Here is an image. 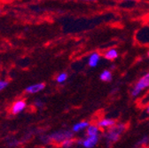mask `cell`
<instances>
[{"mask_svg":"<svg viewBox=\"0 0 149 148\" xmlns=\"http://www.w3.org/2000/svg\"><path fill=\"white\" fill-rule=\"evenodd\" d=\"M128 126L124 122H117L115 126L111 127L110 129H107L104 131L102 138H104V141L106 143L107 146H111L112 145L116 144L123 134L126 131Z\"/></svg>","mask_w":149,"mask_h":148,"instance_id":"cell-1","label":"cell"},{"mask_svg":"<svg viewBox=\"0 0 149 148\" xmlns=\"http://www.w3.org/2000/svg\"><path fill=\"white\" fill-rule=\"evenodd\" d=\"M74 134L71 129H60V131H53L48 135H43L41 137V140L45 144L54 143L61 145L64 141L74 138Z\"/></svg>","mask_w":149,"mask_h":148,"instance_id":"cell-2","label":"cell"},{"mask_svg":"<svg viewBox=\"0 0 149 148\" xmlns=\"http://www.w3.org/2000/svg\"><path fill=\"white\" fill-rule=\"evenodd\" d=\"M147 89H149V71L145 73L133 84L132 90H130V96L133 99H136Z\"/></svg>","mask_w":149,"mask_h":148,"instance_id":"cell-3","label":"cell"},{"mask_svg":"<svg viewBox=\"0 0 149 148\" xmlns=\"http://www.w3.org/2000/svg\"><path fill=\"white\" fill-rule=\"evenodd\" d=\"M100 137L101 136H84L77 140V143L84 148H94L100 141Z\"/></svg>","mask_w":149,"mask_h":148,"instance_id":"cell-4","label":"cell"},{"mask_svg":"<svg viewBox=\"0 0 149 148\" xmlns=\"http://www.w3.org/2000/svg\"><path fill=\"white\" fill-rule=\"evenodd\" d=\"M116 121L113 118H108V117H105L100 119V121L97 122V126L100 129H104V131H107V129H110L111 127H113L116 124Z\"/></svg>","mask_w":149,"mask_h":148,"instance_id":"cell-5","label":"cell"},{"mask_svg":"<svg viewBox=\"0 0 149 148\" xmlns=\"http://www.w3.org/2000/svg\"><path fill=\"white\" fill-rule=\"evenodd\" d=\"M26 106H27V103L24 99H18L13 104L11 107V114L13 115L20 114L26 108Z\"/></svg>","mask_w":149,"mask_h":148,"instance_id":"cell-6","label":"cell"},{"mask_svg":"<svg viewBox=\"0 0 149 148\" xmlns=\"http://www.w3.org/2000/svg\"><path fill=\"white\" fill-rule=\"evenodd\" d=\"M45 83H37L28 86L25 89V91L29 94H36V93H38V92L42 91L43 90H45Z\"/></svg>","mask_w":149,"mask_h":148,"instance_id":"cell-7","label":"cell"},{"mask_svg":"<svg viewBox=\"0 0 149 148\" xmlns=\"http://www.w3.org/2000/svg\"><path fill=\"white\" fill-rule=\"evenodd\" d=\"M101 60V55L99 52H92L88 58V65L90 67H96Z\"/></svg>","mask_w":149,"mask_h":148,"instance_id":"cell-8","label":"cell"},{"mask_svg":"<svg viewBox=\"0 0 149 148\" xmlns=\"http://www.w3.org/2000/svg\"><path fill=\"white\" fill-rule=\"evenodd\" d=\"M91 123L88 122V121H81V122H78L77 123H74L72 127V129L71 131H73V133H79L83 131H85V129L89 127Z\"/></svg>","mask_w":149,"mask_h":148,"instance_id":"cell-9","label":"cell"},{"mask_svg":"<svg viewBox=\"0 0 149 148\" xmlns=\"http://www.w3.org/2000/svg\"><path fill=\"white\" fill-rule=\"evenodd\" d=\"M103 57L110 61H113L116 60L118 57H119V51H117V49L116 48H110L108 50H107L104 54H103Z\"/></svg>","mask_w":149,"mask_h":148,"instance_id":"cell-10","label":"cell"},{"mask_svg":"<svg viewBox=\"0 0 149 148\" xmlns=\"http://www.w3.org/2000/svg\"><path fill=\"white\" fill-rule=\"evenodd\" d=\"M85 136H101V129L97 124H90L85 129Z\"/></svg>","mask_w":149,"mask_h":148,"instance_id":"cell-11","label":"cell"},{"mask_svg":"<svg viewBox=\"0 0 149 148\" xmlns=\"http://www.w3.org/2000/svg\"><path fill=\"white\" fill-rule=\"evenodd\" d=\"M100 79L104 83H109L113 79V73L109 69H105L100 73Z\"/></svg>","mask_w":149,"mask_h":148,"instance_id":"cell-12","label":"cell"},{"mask_svg":"<svg viewBox=\"0 0 149 148\" xmlns=\"http://www.w3.org/2000/svg\"><path fill=\"white\" fill-rule=\"evenodd\" d=\"M148 144H149V136L145 135V136H143V137L138 141V143L136 144V146L141 148V147H143V146H145V145H148Z\"/></svg>","mask_w":149,"mask_h":148,"instance_id":"cell-13","label":"cell"},{"mask_svg":"<svg viewBox=\"0 0 149 148\" xmlns=\"http://www.w3.org/2000/svg\"><path fill=\"white\" fill-rule=\"evenodd\" d=\"M68 76L66 72H61L56 76V82L58 83H63L68 80Z\"/></svg>","mask_w":149,"mask_h":148,"instance_id":"cell-14","label":"cell"},{"mask_svg":"<svg viewBox=\"0 0 149 148\" xmlns=\"http://www.w3.org/2000/svg\"><path fill=\"white\" fill-rule=\"evenodd\" d=\"M74 143H77V140H74V138H72V139H68V140L64 141V142L61 145V146L62 148H71V147L74 145Z\"/></svg>","mask_w":149,"mask_h":148,"instance_id":"cell-15","label":"cell"},{"mask_svg":"<svg viewBox=\"0 0 149 148\" xmlns=\"http://www.w3.org/2000/svg\"><path fill=\"white\" fill-rule=\"evenodd\" d=\"M9 83L6 80H0V92L2 90H4L7 86H8Z\"/></svg>","mask_w":149,"mask_h":148,"instance_id":"cell-16","label":"cell"},{"mask_svg":"<svg viewBox=\"0 0 149 148\" xmlns=\"http://www.w3.org/2000/svg\"><path fill=\"white\" fill-rule=\"evenodd\" d=\"M34 106L36 107V108H42L44 106V102L40 99H36L34 101Z\"/></svg>","mask_w":149,"mask_h":148,"instance_id":"cell-17","label":"cell"},{"mask_svg":"<svg viewBox=\"0 0 149 148\" xmlns=\"http://www.w3.org/2000/svg\"><path fill=\"white\" fill-rule=\"evenodd\" d=\"M121 1H124V2H137V1H139V0H121Z\"/></svg>","mask_w":149,"mask_h":148,"instance_id":"cell-18","label":"cell"},{"mask_svg":"<svg viewBox=\"0 0 149 148\" xmlns=\"http://www.w3.org/2000/svg\"><path fill=\"white\" fill-rule=\"evenodd\" d=\"M146 114L149 115V104H148V105L146 106Z\"/></svg>","mask_w":149,"mask_h":148,"instance_id":"cell-19","label":"cell"},{"mask_svg":"<svg viewBox=\"0 0 149 148\" xmlns=\"http://www.w3.org/2000/svg\"><path fill=\"white\" fill-rule=\"evenodd\" d=\"M81 1H85V2H94L96 0H81Z\"/></svg>","mask_w":149,"mask_h":148,"instance_id":"cell-20","label":"cell"},{"mask_svg":"<svg viewBox=\"0 0 149 148\" xmlns=\"http://www.w3.org/2000/svg\"><path fill=\"white\" fill-rule=\"evenodd\" d=\"M147 57H148V59H149V51L147 52Z\"/></svg>","mask_w":149,"mask_h":148,"instance_id":"cell-21","label":"cell"},{"mask_svg":"<svg viewBox=\"0 0 149 148\" xmlns=\"http://www.w3.org/2000/svg\"><path fill=\"white\" fill-rule=\"evenodd\" d=\"M0 13H1V9H0Z\"/></svg>","mask_w":149,"mask_h":148,"instance_id":"cell-22","label":"cell"}]
</instances>
